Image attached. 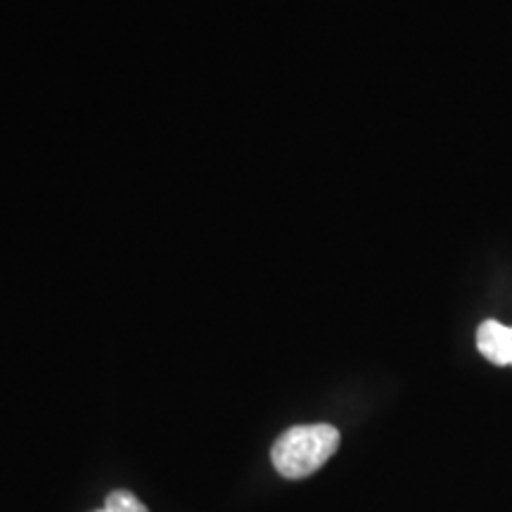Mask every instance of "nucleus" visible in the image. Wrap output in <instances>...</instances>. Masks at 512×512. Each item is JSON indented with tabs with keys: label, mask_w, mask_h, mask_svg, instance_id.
<instances>
[{
	"label": "nucleus",
	"mask_w": 512,
	"mask_h": 512,
	"mask_svg": "<svg viewBox=\"0 0 512 512\" xmlns=\"http://www.w3.org/2000/svg\"><path fill=\"white\" fill-rule=\"evenodd\" d=\"M339 448V430L332 425H297L273 444V467L285 479H304L320 470Z\"/></svg>",
	"instance_id": "f257e3e1"
},
{
	"label": "nucleus",
	"mask_w": 512,
	"mask_h": 512,
	"mask_svg": "<svg viewBox=\"0 0 512 512\" xmlns=\"http://www.w3.org/2000/svg\"><path fill=\"white\" fill-rule=\"evenodd\" d=\"M477 349L494 366H510V328L498 320H484L477 328Z\"/></svg>",
	"instance_id": "f03ea898"
},
{
	"label": "nucleus",
	"mask_w": 512,
	"mask_h": 512,
	"mask_svg": "<svg viewBox=\"0 0 512 512\" xmlns=\"http://www.w3.org/2000/svg\"><path fill=\"white\" fill-rule=\"evenodd\" d=\"M105 510L107 512H150L147 510V505L140 501L133 491H126V489L112 491L105 501Z\"/></svg>",
	"instance_id": "7ed1b4c3"
},
{
	"label": "nucleus",
	"mask_w": 512,
	"mask_h": 512,
	"mask_svg": "<svg viewBox=\"0 0 512 512\" xmlns=\"http://www.w3.org/2000/svg\"><path fill=\"white\" fill-rule=\"evenodd\" d=\"M510 366H512V328H510Z\"/></svg>",
	"instance_id": "20e7f679"
},
{
	"label": "nucleus",
	"mask_w": 512,
	"mask_h": 512,
	"mask_svg": "<svg viewBox=\"0 0 512 512\" xmlns=\"http://www.w3.org/2000/svg\"><path fill=\"white\" fill-rule=\"evenodd\" d=\"M93 512H107V510H105V508H102V510H93Z\"/></svg>",
	"instance_id": "39448f33"
}]
</instances>
